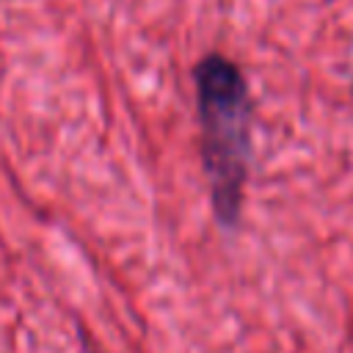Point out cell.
<instances>
[{
    "instance_id": "6da1fadb",
    "label": "cell",
    "mask_w": 353,
    "mask_h": 353,
    "mask_svg": "<svg viewBox=\"0 0 353 353\" xmlns=\"http://www.w3.org/2000/svg\"><path fill=\"white\" fill-rule=\"evenodd\" d=\"M193 85L201 130L199 152L210 182L212 212L215 221L232 232L243 218L251 165V88L243 69L221 52H207L193 66Z\"/></svg>"
},
{
    "instance_id": "7a4b0ae2",
    "label": "cell",
    "mask_w": 353,
    "mask_h": 353,
    "mask_svg": "<svg viewBox=\"0 0 353 353\" xmlns=\"http://www.w3.org/2000/svg\"><path fill=\"white\" fill-rule=\"evenodd\" d=\"M350 91H353V83H350Z\"/></svg>"
}]
</instances>
